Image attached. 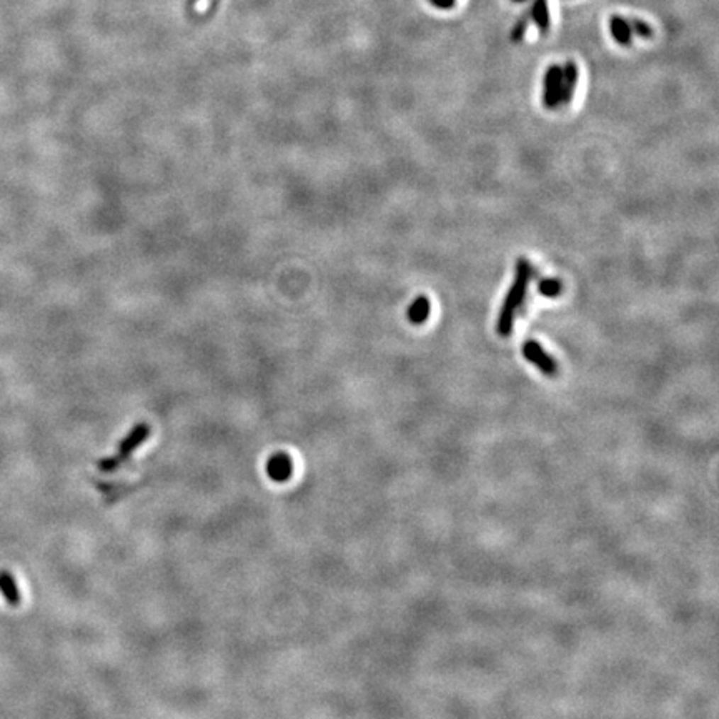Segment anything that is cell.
<instances>
[{
	"label": "cell",
	"instance_id": "1",
	"mask_svg": "<svg viewBox=\"0 0 719 719\" xmlns=\"http://www.w3.org/2000/svg\"><path fill=\"white\" fill-rule=\"evenodd\" d=\"M533 275H535L533 265H531L526 258H518L515 282H513L510 291H508L505 300H503L500 316H498L496 332L500 333L501 337H508V335L511 333L516 313L518 310H520V306L523 305V301L526 299V291H528V285Z\"/></svg>",
	"mask_w": 719,
	"mask_h": 719
},
{
	"label": "cell",
	"instance_id": "2",
	"mask_svg": "<svg viewBox=\"0 0 719 719\" xmlns=\"http://www.w3.org/2000/svg\"><path fill=\"white\" fill-rule=\"evenodd\" d=\"M150 433H152L150 425L138 423V425L133 426V428L128 431V433L123 436L122 440H120L118 447H117V450H115V453L112 455V457L100 459L99 462L100 472L112 473V472H115V469H118L123 463L127 462V459H130V457L133 453H135V450L140 447V445L147 442Z\"/></svg>",
	"mask_w": 719,
	"mask_h": 719
},
{
	"label": "cell",
	"instance_id": "3",
	"mask_svg": "<svg viewBox=\"0 0 719 719\" xmlns=\"http://www.w3.org/2000/svg\"><path fill=\"white\" fill-rule=\"evenodd\" d=\"M562 64H553L546 69L543 75V94L541 100L546 108L553 110L562 105Z\"/></svg>",
	"mask_w": 719,
	"mask_h": 719
},
{
	"label": "cell",
	"instance_id": "4",
	"mask_svg": "<svg viewBox=\"0 0 719 719\" xmlns=\"http://www.w3.org/2000/svg\"><path fill=\"white\" fill-rule=\"evenodd\" d=\"M523 355L543 375L554 377L558 373V365H556L553 357L546 353L543 347L538 342H535V340H528V342L523 343Z\"/></svg>",
	"mask_w": 719,
	"mask_h": 719
},
{
	"label": "cell",
	"instance_id": "5",
	"mask_svg": "<svg viewBox=\"0 0 719 719\" xmlns=\"http://www.w3.org/2000/svg\"><path fill=\"white\" fill-rule=\"evenodd\" d=\"M267 474L272 481L286 483L294 474V462L285 452L272 455L267 462Z\"/></svg>",
	"mask_w": 719,
	"mask_h": 719
},
{
	"label": "cell",
	"instance_id": "6",
	"mask_svg": "<svg viewBox=\"0 0 719 719\" xmlns=\"http://www.w3.org/2000/svg\"><path fill=\"white\" fill-rule=\"evenodd\" d=\"M563 75H562V105H568L576 92L578 80H579V69L576 62L568 60L567 64H562Z\"/></svg>",
	"mask_w": 719,
	"mask_h": 719
},
{
	"label": "cell",
	"instance_id": "7",
	"mask_svg": "<svg viewBox=\"0 0 719 719\" xmlns=\"http://www.w3.org/2000/svg\"><path fill=\"white\" fill-rule=\"evenodd\" d=\"M528 16L531 23H535V26L538 27L541 35H548L551 27L548 0H531V6L528 7Z\"/></svg>",
	"mask_w": 719,
	"mask_h": 719
},
{
	"label": "cell",
	"instance_id": "8",
	"mask_svg": "<svg viewBox=\"0 0 719 719\" xmlns=\"http://www.w3.org/2000/svg\"><path fill=\"white\" fill-rule=\"evenodd\" d=\"M608 28H610L611 37L615 38L616 44H620L623 47L631 45L632 37L635 35H632L630 18L621 17V16H613L610 18V22H608Z\"/></svg>",
	"mask_w": 719,
	"mask_h": 719
},
{
	"label": "cell",
	"instance_id": "9",
	"mask_svg": "<svg viewBox=\"0 0 719 719\" xmlns=\"http://www.w3.org/2000/svg\"><path fill=\"white\" fill-rule=\"evenodd\" d=\"M0 593L4 594L6 601L11 606H18L22 601L21 591H18L16 578L7 569H0Z\"/></svg>",
	"mask_w": 719,
	"mask_h": 719
},
{
	"label": "cell",
	"instance_id": "10",
	"mask_svg": "<svg viewBox=\"0 0 719 719\" xmlns=\"http://www.w3.org/2000/svg\"><path fill=\"white\" fill-rule=\"evenodd\" d=\"M430 316V300L426 296H418L408 308V320L415 325H421L426 322Z\"/></svg>",
	"mask_w": 719,
	"mask_h": 719
},
{
	"label": "cell",
	"instance_id": "11",
	"mask_svg": "<svg viewBox=\"0 0 719 719\" xmlns=\"http://www.w3.org/2000/svg\"><path fill=\"white\" fill-rule=\"evenodd\" d=\"M562 282L558 278H543V280L538 284V290L543 296H548V299H553V296H558L562 294Z\"/></svg>",
	"mask_w": 719,
	"mask_h": 719
},
{
	"label": "cell",
	"instance_id": "12",
	"mask_svg": "<svg viewBox=\"0 0 719 719\" xmlns=\"http://www.w3.org/2000/svg\"><path fill=\"white\" fill-rule=\"evenodd\" d=\"M630 26L632 30V35H637L641 38H650L653 35V27L650 23H646L641 18H630Z\"/></svg>",
	"mask_w": 719,
	"mask_h": 719
},
{
	"label": "cell",
	"instance_id": "13",
	"mask_svg": "<svg viewBox=\"0 0 719 719\" xmlns=\"http://www.w3.org/2000/svg\"><path fill=\"white\" fill-rule=\"evenodd\" d=\"M428 2L438 11H450L457 6V0H428Z\"/></svg>",
	"mask_w": 719,
	"mask_h": 719
},
{
	"label": "cell",
	"instance_id": "14",
	"mask_svg": "<svg viewBox=\"0 0 719 719\" xmlns=\"http://www.w3.org/2000/svg\"><path fill=\"white\" fill-rule=\"evenodd\" d=\"M515 4H525V2H530V0H513Z\"/></svg>",
	"mask_w": 719,
	"mask_h": 719
},
{
	"label": "cell",
	"instance_id": "15",
	"mask_svg": "<svg viewBox=\"0 0 719 719\" xmlns=\"http://www.w3.org/2000/svg\"><path fill=\"white\" fill-rule=\"evenodd\" d=\"M196 2H199V0H190V6H195Z\"/></svg>",
	"mask_w": 719,
	"mask_h": 719
}]
</instances>
